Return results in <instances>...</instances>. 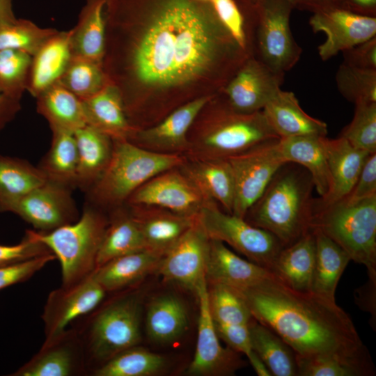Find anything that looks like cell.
Here are the masks:
<instances>
[{"instance_id":"1","label":"cell","mask_w":376,"mask_h":376,"mask_svg":"<svg viewBox=\"0 0 376 376\" xmlns=\"http://www.w3.org/2000/svg\"><path fill=\"white\" fill-rule=\"evenodd\" d=\"M102 66L131 126L224 90L251 54L198 0H107Z\"/></svg>"},{"instance_id":"2","label":"cell","mask_w":376,"mask_h":376,"mask_svg":"<svg viewBox=\"0 0 376 376\" xmlns=\"http://www.w3.org/2000/svg\"><path fill=\"white\" fill-rule=\"evenodd\" d=\"M238 291L253 318L276 334L297 357L351 356L368 351L350 317L336 301L293 290L274 276Z\"/></svg>"},{"instance_id":"3","label":"cell","mask_w":376,"mask_h":376,"mask_svg":"<svg viewBox=\"0 0 376 376\" xmlns=\"http://www.w3.org/2000/svg\"><path fill=\"white\" fill-rule=\"evenodd\" d=\"M314 185L301 166L286 162L276 172L244 219L274 235L284 246L311 230Z\"/></svg>"},{"instance_id":"4","label":"cell","mask_w":376,"mask_h":376,"mask_svg":"<svg viewBox=\"0 0 376 376\" xmlns=\"http://www.w3.org/2000/svg\"><path fill=\"white\" fill-rule=\"evenodd\" d=\"M189 159H228L258 144L279 139L262 111H234L222 92L201 109L188 132Z\"/></svg>"},{"instance_id":"5","label":"cell","mask_w":376,"mask_h":376,"mask_svg":"<svg viewBox=\"0 0 376 376\" xmlns=\"http://www.w3.org/2000/svg\"><path fill=\"white\" fill-rule=\"evenodd\" d=\"M142 296L137 291L104 300L73 327L83 343L88 375L141 341ZM76 321V320H75Z\"/></svg>"},{"instance_id":"6","label":"cell","mask_w":376,"mask_h":376,"mask_svg":"<svg viewBox=\"0 0 376 376\" xmlns=\"http://www.w3.org/2000/svg\"><path fill=\"white\" fill-rule=\"evenodd\" d=\"M184 155L158 153L127 139H113L110 161L99 179L86 191V204L100 210L126 203L141 185L157 174L182 165Z\"/></svg>"},{"instance_id":"7","label":"cell","mask_w":376,"mask_h":376,"mask_svg":"<svg viewBox=\"0 0 376 376\" xmlns=\"http://www.w3.org/2000/svg\"><path fill=\"white\" fill-rule=\"evenodd\" d=\"M311 227L335 242L351 260L363 265L368 279L376 281V195L357 202L341 199L327 205L314 200Z\"/></svg>"},{"instance_id":"8","label":"cell","mask_w":376,"mask_h":376,"mask_svg":"<svg viewBox=\"0 0 376 376\" xmlns=\"http://www.w3.org/2000/svg\"><path fill=\"white\" fill-rule=\"evenodd\" d=\"M109 217L86 203L79 219L49 232L32 230L61 264L63 287L79 283L96 268V260Z\"/></svg>"},{"instance_id":"9","label":"cell","mask_w":376,"mask_h":376,"mask_svg":"<svg viewBox=\"0 0 376 376\" xmlns=\"http://www.w3.org/2000/svg\"><path fill=\"white\" fill-rule=\"evenodd\" d=\"M240 3L246 17L251 56L276 72L285 74L290 70L302 53L290 26V13L295 8L292 4L286 0Z\"/></svg>"},{"instance_id":"10","label":"cell","mask_w":376,"mask_h":376,"mask_svg":"<svg viewBox=\"0 0 376 376\" xmlns=\"http://www.w3.org/2000/svg\"><path fill=\"white\" fill-rule=\"evenodd\" d=\"M198 220L210 239L229 245L249 261L269 271L283 247L269 232L226 212L216 203L203 207L198 214Z\"/></svg>"},{"instance_id":"11","label":"cell","mask_w":376,"mask_h":376,"mask_svg":"<svg viewBox=\"0 0 376 376\" xmlns=\"http://www.w3.org/2000/svg\"><path fill=\"white\" fill-rule=\"evenodd\" d=\"M278 139L262 143L227 159L235 180L233 214L244 218L276 172L286 163L278 150Z\"/></svg>"},{"instance_id":"12","label":"cell","mask_w":376,"mask_h":376,"mask_svg":"<svg viewBox=\"0 0 376 376\" xmlns=\"http://www.w3.org/2000/svg\"><path fill=\"white\" fill-rule=\"evenodd\" d=\"M211 203L215 202L207 199L178 166L150 179L129 197L125 204L157 206L194 216Z\"/></svg>"},{"instance_id":"13","label":"cell","mask_w":376,"mask_h":376,"mask_svg":"<svg viewBox=\"0 0 376 376\" xmlns=\"http://www.w3.org/2000/svg\"><path fill=\"white\" fill-rule=\"evenodd\" d=\"M210 240L198 220L163 256L156 271L166 281L196 293L206 282Z\"/></svg>"},{"instance_id":"14","label":"cell","mask_w":376,"mask_h":376,"mask_svg":"<svg viewBox=\"0 0 376 376\" xmlns=\"http://www.w3.org/2000/svg\"><path fill=\"white\" fill-rule=\"evenodd\" d=\"M107 293L93 273L75 285H61L51 291L42 314L44 342L54 340L70 324L93 311L104 300Z\"/></svg>"},{"instance_id":"15","label":"cell","mask_w":376,"mask_h":376,"mask_svg":"<svg viewBox=\"0 0 376 376\" xmlns=\"http://www.w3.org/2000/svg\"><path fill=\"white\" fill-rule=\"evenodd\" d=\"M309 24L314 33L322 32L326 35L325 41L318 47L322 61H327L376 36L375 16L361 15L342 8L314 12Z\"/></svg>"},{"instance_id":"16","label":"cell","mask_w":376,"mask_h":376,"mask_svg":"<svg viewBox=\"0 0 376 376\" xmlns=\"http://www.w3.org/2000/svg\"><path fill=\"white\" fill-rule=\"evenodd\" d=\"M199 315L198 336L194 359L187 373L194 376H228L246 364L238 352L224 347L219 342L207 303V282L196 290Z\"/></svg>"},{"instance_id":"17","label":"cell","mask_w":376,"mask_h":376,"mask_svg":"<svg viewBox=\"0 0 376 376\" xmlns=\"http://www.w3.org/2000/svg\"><path fill=\"white\" fill-rule=\"evenodd\" d=\"M72 190L47 180L22 198L12 212L40 232L72 224L79 217Z\"/></svg>"},{"instance_id":"18","label":"cell","mask_w":376,"mask_h":376,"mask_svg":"<svg viewBox=\"0 0 376 376\" xmlns=\"http://www.w3.org/2000/svg\"><path fill=\"white\" fill-rule=\"evenodd\" d=\"M285 74L276 72L249 56L228 82L222 93L230 107L242 113L262 111L281 90Z\"/></svg>"},{"instance_id":"19","label":"cell","mask_w":376,"mask_h":376,"mask_svg":"<svg viewBox=\"0 0 376 376\" xmlns=\"http://www.w3.org/2000/svg\"><path fill=\"white\" fill-rule=\"evenodd\" d=\"M214 96L190 101L171 111L157 123L146 128L134 129L127 140L152 152L185 156L189 147L188 132L203 107Z\"/></svg>"},{"instance_id":"20","label":"cell","mask_w":376,"mask_h":376,"mask_svg":"<svg viewBox=\"0 0 376 376\" xmlns=\"http://www.w3.org/2000/svg\"><path fill=\"white\" fill-rule=\"evenodd\" d=\"M82 341L75 327L66 329L49 342H43L33 357L11 376L88 375Z\"/></svg>"},{"instance_id":"21","label":"cell","mask_w":376,"mask_h":376,"mask_svg":"<svg viewBox=\"0 0 376 376\" xmlns=\"http://www.w3.org/2000/svg\"><path fill=\"white\" fill-rule=\"evenodd\" d=\"M146 247L164 256L194 225L197 215H185L152 205H128Z\"/></svg>"},{"instance_id":"22","label":"cell","mask_w":376,"mask_h":376,"mask_svg":"<svg viewBox=\"0 0 376 376\" xmlns=\"http://www.w3.org/2000/svg\"><path fill=\"white\" fill-rule=\"evenodd\" d=\"M210 240L207 284L221 283L243 290L273 276L268 269L237 256L222 242Z\"/></svg>"},{"instance_id":"23","label":"cell","mask_w":376,"mask_h":376,"mask_svg":"<svg viewBox=\"0 0 376 376\" xmlns=\"http://www.w3.org/2000/svg\"><path fill=\"white\" fill-rule=\"evenodd\" d=\"M71 31H57L31 56L26 91L35 98L58 82L73 57Z\"/></svg>"},{"instance_id":"24","label":"cell","mask_w":376,"mask_h":376,"mask_svg":"<svg viewBox=\"0 0 376 376\" xmlns=\"http://www.w3.org/2000/svg\"><path fill=\"white\" fill-rule=\"evenodd\" d=\"M324 146L331 178L330 189L324 198L315 199L327 205L344 198L354 185L369 153L354 148L344 138L324 139Z\"/></svg>"},{"instance_id":"25","label":"cell","mask_w":376,"mask_h":376,"mask_svg":"<svg viewBox=\"0 0 376 376\" xmlns=\"http://www.w3.org/2000/svg\"><path fill=\"white\" fill-rule=\"evenodd\" d=\"M262 111L279 139L327 134V125L306 113L291 91L281 89Z\"/></svg>"},{"instance_id":"26","label":"cell","mask_w":376,"mask_h":376,"mask_svg":"<svg viewBox=\"0 0 376 376\" xmlns=\"http://www.w3.org/2000/svg\"><path fill=\"white\" fill-rule=\"evenodd\" d=\"M180 168L207 199L232 214L235 180L227 159H187Z\"/></svg>"},{"instance_id":"27","label":"cell","mask_w":376,"mask_h":376,"mask_svg":"<svg viewBox=\"0 0 376 376\" xmlns=\"http://www.w3.org/2000/svg\"><path fill=\"white\" fill-rule=\"evenodd\" d=\"M315 263V235L311 230L279 251L269 269L286 286L311 291Z\"/></svg>"},{"instance_id":"28","label":"cell","mask_w":376,"mask_h":376,"mask_svg":"<svg viewBox=\"0 0 376 376\" xmlns=\"http://www.w3.org/2000/svg\"><path fill=\"white\" fill-rule=\"evenodd\" d=\"M325 137L307 135L281 138L277 141V148L283 160L297 164L310 173L319 198L325 197L331 187Z\"/></svg>"},{"instance_id":"29","label":"cell","mask_w":376,"mask_h":376,"mask_svg":"<svg viewBox=\"0 0 376 376\" xmlns=\"http://www.w3.org/2000/svg\"><path fill=\"white\" fill-rule=\"evenodd\" d=\"M162 256L145 249L115 258L97 267L95 280L107 292H120L156 272Z\"/></svg>"},{"instance_id":"30","label":"cell","mask_w":376,"mask_h":376,"mask_svg":"<svg viewBox=\"0 0 376 376\" xmlns=\"http://www.w3.org/2000/svg\"><path fill=\"white\" fill-rule=\"evenodd\" d=\"M81 100L86 125L112 139H127L134 130L127 118L118 89L110 82L94 95Z\"/></svg>"},{"instance_id":"31","label":"cell","mask_w":376,"mask_h":376,"mask_svg":"<svg viewBox=\"0 0 376 376\" xmlns=\"http://www.w3.org/2000/svg\"><path fill=\"white\" fill-rule=\"evenodd\" d=\"M77 148V188L86 192L107 168L113 151V139L89 125L75 132Z\"/></svg>"},{"instance_id":"32","label":"cell","mask_w":376,"mask_h":376,"mask_svg":"<svg viewBox=\"0 0 376 376\" xmlns=\"http://www.w3.org/2000/svg\"><path fill=\"white\" fill-rule=\"evenodd\" d=\"M107 0H86L74 28L70 29L72 55L102 63L105 49Z\"/></svg>"},{"instance_id":"33","label":"cell","mask_w":376,"mask_h":376,"mask_svg":"<svg viewBox=\"0 0 376 376\" xmlns=\"http://www.w3.org/2000/svg\"><path fill=\"white\" fill-rule=\"evenodd\" d=\"M145 324L147 335L152 340L158 343H172L189 327L186 306L173 294L159 295L147 306Z\"/></svg>"},{"instance_id":"34","label":"cell","mask_w":376,"mask_h":376,"mask_svg":"<svg viewBox=\"0 0 376 376\" xmlns=\"http://www.w3.org/2000/svg\"><path fill=\"white\" fill-rule=\"evenodd\" d=\"M46 181L38 166L24 159L0 155V212H12L22 198Z\"/></svg>"},{"instance_id":"35","label":"cell","mask_w":376,"mask_h":376,"mask_svg":"<svg viewBox=\"0 0 376 376\" xmlns=\"http://www.w3.org/2000/svg\"><path fill=\"white\" fill-rule=\"evenodd\" d=\"M312 230L315 235V263L311 291L335 301L338 283L351 260L331 239L318 229Z\"/></svg>"},{"instance_id":"36","label":"cell","mask_w":376,"mask_h":376,"mask_svg":"<svg viewBox=\"0 0 376 376\" xmlns=\"http://www.w3.org/2000/svg\"><path fill=\"white\" fill-rule=\"evenodd\" d=\"M146 249L140 229L129 209L113 210L96 260V268L123 255ZM95 268V269H96Z\"/></svg>"},{"instance_id":"37","label":"cell","mask_w":376,"mask_h":376,"mask_svg":"<svg viewBox=\"0 0 376 376\" xmlns=\"http://www.w3.org/2000/svg\"><path fill=\"white\" fill-rule=\"evenodd\" d=\"M36 109L47 120L51 130L75 133L86 125L81 100L60 81L36 97Z\"/></svg>"},{"instance_id":"38","label":"cell","mask_w":376,"mask_h":376,"mask_svg":"<svg viewBox=\"0 0 376 376\" xmlns=\"http://www.w3.org/2000/svg\"><path fill=\"white\" fill-rule=\"evenodd\" d=\"M252 350L272 375L297 376L296 354L276 334L253 318L249 324Z\"/></svg>"},{"instance_id":"39","label":"cell","mask_w":376,"mask_h":376,"mask_svg":"<svg viewBox=\"0 0 376 376\" xmlns=\"http://www.w3.org/2000/svg\"><path fill=\"white\" fill-rule=\"evenodd\" d=\"M50 148L38 167L47 180L77 188V148L75 134L52 129Z\"/></svg>"},{"instance_id":"40","label":"cell","mask_w":376,"mask_h":376,"mask_svg":"<svg viewBox=\"0 0 376 376\" xmlns=\"http://www.w3.org/2000/svg\"><path fill=\"white\" fill-rule=\"evenodd\" d=\"M297 376H373L375 368L368 350L355 355L296 356Z\"/></svg>"},{"instance_id":"41","label":"cell","mask_w":376,"mask_h":376,"mask_svg":"<svg viewBox=\"0 0 376 376\" xmlns=\"http://www.w3.org/2000/svg\"><path fill=\"white\" fill-rule=\"evenodd\" d=\"M166 358L136 345L116 354L98 368L93 376H153L163 373Z\"/></svg>"},{"instance_id":"42","label":"cell","mask_w":376,"mask_h":376,"mask_svg":"<svg viewBox=\"0 0 376 376\" xmlns=\"http://www.w3.org/2000/svg\"><path fill=\"white\" fill-rule=\"evenodd\" d=\"M207 285V303L215 324L249 325L253 318L240 292L221 283Z\"/></svg>"},{"instance_id":"43","label":"cell","mask_w":376,"mask_h":376,"mask_svg":"<svg viewBox=\"0 0 376 376\" xmlns=\"http://www.w3.org/2000/svg\"><path fill=\"white\" fill-rule=\"evenodd\" d=\"M59 81L80 100L94 95L109 83L102 63L75 56Z\"/></svg>"},{"instance_id":"44","label":"cell","mask_w":376,"mask_h":376,"mask_svg":"<svg viewBox=\"0 0 376 376\" xmlns=\"http://www.w3.org/2000/svg\"><path fill=\"white\" fill-rule=\"evenodd\" d=\"M57 31L40 27L31 20L17 18L0 25V49L20 51L32 56Z\"/></svg>"},{"instance_id":"45","label":"cell","mask_w":376,"mask_h":376,"mask_svg":"<svg viewBox=\"0 0 376 376\" xmlns=\"http://www.w3.org/2000/svg\"><path fill=\"white\" fill-rule=\"evenodd\" d=\"M339 93L348 101L376 102V70L361 69L342 63L336 74Z\"/></svg>"},{"instance_id":"46","label":"cell","mask_w":376,"mask_h":376,"mask_svg":"<svg viewBox=\"0 0 376 376\" xmlns=\"http://www.w3.org/2000/svg\"><path fill=\"white\" fill-rule=\"evenodd\" d=\"M31 56L20 51L0 49V93L22 99L26 91Z\"/></svg>"},{"instance_id":"47","label":"cell","mask_w":376,"mask_h":376,"mask_svg":"<svg viewBox=\"0 0 376 376\" xmlns=\"http://www.w3.org/2000/svg\"><path fill=\"white\" fill-rule=\"evenodd\" d=\"M340 136L355 148L376 152V102L355 104L353 118Z\"/></svg>"},{"instance_id":"48","label":"cell","mask_w":376,"mask_h":376,"mask_svg":"<svg viewBox=\"0 0 376 376\" xmlns=\"http://www.w3.org/2000/svg\"><path fill=\"white\" fill-rule=\"evenodd\" d=\"M210 3L220 22L237 42L251 54L249 46L246 17L240 1L210 0Z\"/></svg>"},{"instance_id":"49","label":"cell","mask_w":376,"mask_h":376,"mask_svg":"<svg viewBox=\"0 0 376 376\" xmlns=\"http://www.w3.org/2000/svg\"><path fill=\"white\" fill-rule=\"evenodd\" d=\"M50 253L47 246L35 237L32 230H26L18 244H0V267Z\"/></svg>"},{"instance_id":"50","label":"cell","mask_w":376,"mask_h":376,"mask_svg":"<svg viewBox=\"0 0 376 376\" xmlns=\"http://www.w3.org/2000/svg\"><path fill=\"white\" fill-rule=\"evenodd\" d=\"M56 259L52 253L35 257L0 267V290L29 279L47 263Z\"/></svg>"},{"instance_id":"51","label":"cell","mask_w":376,"mask_h":376,"mask_svg":"<svg viewBox=\"0 0 376 376\" xmlns=\"http://www.w3.org/2000/svg\"><path fill=\"white\" fill-rule=\"evenodd\" d=\"M375 195H376V152L368 155L354 185L343 199L349 203H354Z\"/></svg>"},{"instance_id":"52","label":"cell","mask_w":376,"mask_h":376,"mask_svg":"<svg viewBox=\"0 0 376 376\" xmlns=\"http://www.w3.org/2000/svg\"><path fill=\"white\" fill-rule=\"evenodd\" d=\"M214 327L219 339L224 341L233 350L242 353L246 357L252 352L249 325L215 324Z\"/></svg>"},{"instance_id":"53","label":"cell","mask_w":376,"mask_h":376,"mask_svg":"<svg viewBox=\"0 0 376 376\" xmlns=\"http://www.w3.org/2000/svg\"><path fill=\"white\" fill-rule=\"evenodd\" d=\"M342 53L345 64L361 69L376 70V36Z\"/></svg>"},{"instance_id":"54","label":"cell","mask_w":376,"mask_h":376,"mask_svg":"<svg viewBox=\"0 0 376 376\" xmlns=\"http://www.w3.org/2000/svg\"><path fill=\"white\" fill-rule=\"evenodd\" d=\"M21 100L0 93V132L21 109Z\"/></svg>"},{"instance_id":"55","label":"cell","mask_w":376,"mask_h":376,"mask_svg":"<svg viewBox=\"0 0 376 376\" xmlns=\"http://www.w3.org/2000/svg\"><path fill=\"white\" fill-rule=\"evenodd\" d=\"M340 8L356 13L375 16L376 0H339Z\"/></svg>"},{"instance_id":"56","label":"cell","mask_w":376,"mask_h":376,"mask_svg":"<svg viewBox=\"0 0 376 376\" xmlns=\"http://www.w3.org/2000/svg\"><path fill=\"white\" fill-rule=\"evenodd\" d=\"M295 8L311 10L313 13L330 8H340L339 0H297Z\"/></svg>"},{"instance_id":"57","label":"cell","mask_w":376,"mask_h":376,"mask_svg":"<svg viewBox=\"0 0 376 376\" xmlns=\"http://www.w3.org/2000/svg\"><path fill=\"white\" fill-rule=\"evenodd\" d=\"M17 19L13 10V0H0V25Z\"/></svg>"},{"instance_id":"58","label":"cell","mask_w":376,"mask_h":376,"mask_svg":"<svg viewBox=\"0 0 376 376\" xmlns=\"http://www.w3.org/2000/svg\"><path fill=\"white\" fill-rule=\"evenodd\" d=\"M248 360L253 368L256 373L259 376H270L272 375L270 371L261 360V359L257 355V354L252 350V352L247 357Z\"/></svg>"},{"instance_id":"59","label":"cell","mask_w":376,"mask_h":376,"mask_svg":"<svg viewBox=\"0 0 376 376\" xmlns=\"http://www.w3.org/2000/svg\"><path fill=\"white\" fill-rule=\"evenodd\" d=\"M256 0H240V1L242 3H245V4H247V3H252L253 1H255ZM288 1H289L291 4H292V6H295V3H296V1L297 0H286Z\"/></svg>"}]
</instances>
